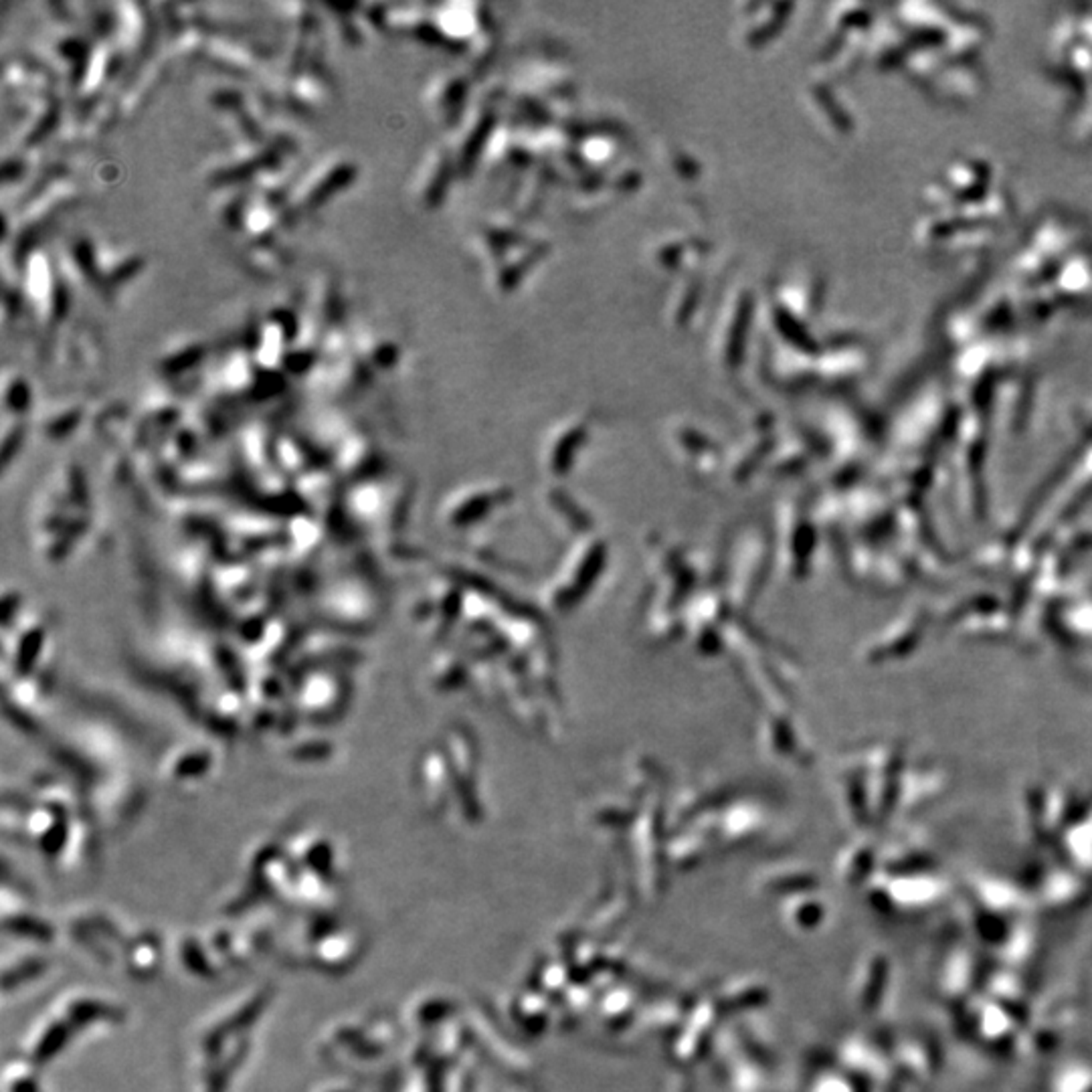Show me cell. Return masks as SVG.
Instances as JSON below:
<instances>
[{
  "label": "cell",
  "mask_w": 1092,
  "mask_h": 1092,
  "mask_svg": "<svg viewBox=\"0 0 1092 1092\" xmlns=\"http://www.w3.org/2000/svg\"><path fill=\"white\" fill-rule=\"evenodd\" d=\"M47 963L41 961V959H28V961H23L19 965H14V969H6L4 971V987L11 989L12 985H23L28 984V981H35L39 975L45 973Z\"/></svg>",
  "instance_id": "3"
},
{
  "label": "cell",
  "mask_w": 1092,
  "mask_h": 1092,
  "mask_svg": "<svg viewBox=\"0 0 1092 1092\" xmlns=\"http://www.w3.org/2000/svg\"><path fill=\"white\" fill-rule=\"evenodd\" d=\"M130 963V971L148 977L150 973L156 971L160 961V945L154 935L134 937L130 945V955L126 957Z\"/></svg>",
  "instance_id": "2"
},
{
  "label": "cell",
  "mask_w": 1092,
  "mask_h": 1092,
  "mask_svg": "<svg viewBox=\"0 0 1092 1092\" xmlns=\"http://www.w3.org/2000/svg\"><path fill=\"white\" fill-rule=\"evenodd\" d=\"M324 1092H353V1090H348V1088L340 1087V1088H332V1090H324Z\"/></svg>",
  "instance_id": "5"
},
{
  "label": "cell",
  "mask_w": 1092,
  "mask_h": 1092,
  "mask_svg": "<svg viewBox=\"0 0 1092 1092\" xmlns=\"http://www.w3.org/2000/svg\"><path fill=\"white\" fill-rule=\"evenodd\" d=\"M6 1082H9L11 1092H39V1082H36V1076L31 1066H19L17 1070H9Z\"/></svg>",
  "instance_id": "4"
},
{
  "label": "cell",
  "mask_w": 1092,
  "mask_h": 1092,
  "mask_svg": "<svg viewBox=\"0 0 1092 1092\" xmlns=\"http://www.w3.org/2000/svg\"><path fill=\"white\" fill-rule=\"evenodd\" d=\"M122 1017L124 1011L118 1006L100 998L77 995L69 1001H63L28 1038V1062L35 1066L45 1064V1062L60 1056L65 1048L77 1038V1033H84L100 1024L116 1025L122 1022Z\"/></svg>",
  "instance_id": "1"
}]
</instances>
